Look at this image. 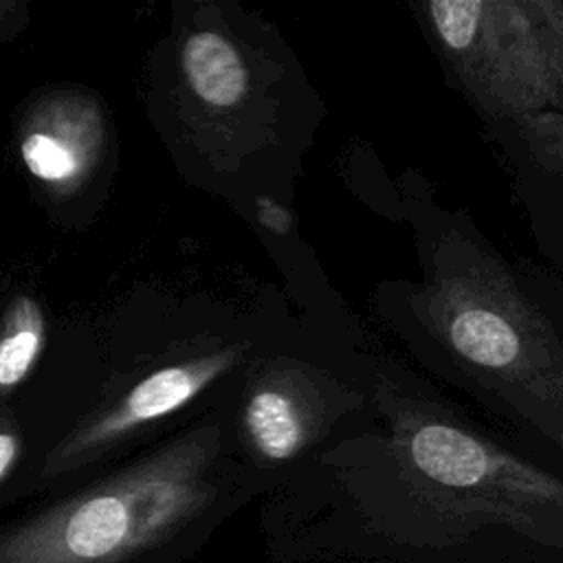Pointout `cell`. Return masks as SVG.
<instances>
[{
	"instance_id": "6",
	"label": "cell",
	"mask_w": 563,
	"mask_h": 563,
	"mask_svg": "<svg viewBox=\"0 0 563 563\" xmlns=\"http://www.w3.org/2000/svg\"><path fill=\"white\" fill-rule=\"evenodd\" d=\"M15 141L22 165L48 194H73L101 161L103 110L77 88L42 90L22 110Z\"/></svg>"
},
{
	"instance_id": "8",
	"label": "cell",
	"mask_w": 563,
	"mask_h": 563,
	"mask_svg": "<svg viewBox=\"0 0 563 563\" xmlns=\"http://www.w3.org/2000/svg\"><path fill=\"white\" fill-rule=\"evenodd\" d=\"M180 66L198 103L216 110H231L244 103L249 68L227 35L213 29L194 31L183 44Z\"/></svg>"
},
{
	"instance_id": "4",
	"label": "cell",
	"mask_w": 563,
	"mask_h": 563,
	"mask_svg": "<svg viewBox=\"0 0 563 563\" xmlns=\"http://www.w3.org/2000/svg\"><path fill=\"white\" fill-rule=\"evenodd\" d=\"M548 4L438 0L427 4L429 24L462 81L497 114L559 103L561 29Z\"/></svg>"
},
{
	"instance_id": "7",
	"label": "cell",
	"mask_w": 563,
	"mask_h": 563,
	"mask_svg": "<svg viewBox=\"0 0 563 563\" xmlns=\"http://www.w3.org/2000/svg\"><path fill=\"white\" fill-rule=\"evenodd\" d=\"M323 413L319 385L303 369L262 367L244 389L240 435L260 462L286 464L314 442Z\"/></svg>"
},
{
	"instance_id": "9",
	"label": "cell",
	"mask_w": 563,
	"mask_h": 563,
	"mask_svg": "<svg viewBox=\"0 0 563 563\" xmlns=\"http://www.w3.org/2000/svg\"><path fill=\"white\" fill-rule=\"evenodd\" d=\"M46 345V317L26 292L11 297L0 317V396L11 394L37 365Z\"/></svg>"
},
{
	"instance_id": "2",
	"label": "cell",
	"mask_w": 563,
	"mask_h": 563,
	"mask_svg": "<svg viewBox=\"0 0 563 563\" xmlns=\"http://www.w3.org/2000/svg\"><path fill=\"white\" fill-rule=\"evenodd\" d=\"M416 299L424 330L457 369L499 389L521 413L530 409L543 431L548 413L559 422V336L493 257L460 240L442 244L431 282Z\"/></svg>"
},
{
	"instance_id": "3",
	"label": "cell",
	"mask_w": 563,
	"mask_h": 563,
	"mask_svg": "<svg viewBox=\"0 0 563 563\" xmlns=\"http://www.w3.org/2000/svg\"><path fill=\"white\" fill-rule=\"evenodd\" d=\"M378 409L389 422L387 453L400 477L438 512L534 534L563 508L554 475L444 416L438 405L383 383Z\"/></svg>"
},
{
	"instance_id": "1",
	"label": "cell",
	"mask_w": 563,
	"mask_h": 563,
	"mask_svg": "<svg viewBox=\"0 0 563 563\" xmlns=\"http://www.w3.org/2000/svg\"><path fill=\"white\" fill-rule=\"evenodd\" d=\"M222 424L207 420L0 539V563H128L158 550L220 497Z\"/></svg>"
},
{
	"instance_id": "5",
	"label": "cell",
	"mask_w": 563,
	"mask_h": 563,
	"mask_svg": "<svg viewBox=\"0 0 563 563\" xmlns=\"http://www.w3.org/2000/svg\"><path fill=\"white\" fill-rule=\"evenodd\" d=\"M244 356V345H229L196 358L154 369L134 383L110 407L77 424L46 455L44 473L64 475L81 468L141 431L143 427L183 409Z\"/></svg>"
},
{
	"instance_id": "12",
	"label": "cell",
	"mask_w": 563,
	"mask_h": 563,
	"mask_svg": "<svg viewBox=\"0 0 563 563\" xmlns=\"http://www.w3.org/2000/svg\"><path fill=\"white\" fill-rule=\"evenodd\" d=\"M29 24V9L18 0H0V42L13 40Z\"/></svg>"
},
{
	"instance_id": "10",
	"label": "cell",
	"mask_w": 563,
	"mask_h": 563,
	"mask_svg": "<svg viewBox=\"0 0 563 563\" xmlns=\"http://www.w3.org/2000/svg\"><path fill=\"white\" fill-rule=\"evenodd\" d=\"M22 451V438L9 411L0 413V482L11 473Z\"/></svg>"
},
{
	"instance_id": "11",
	"label": "cell",
	"mask_w": 563,
	"mask_h": 563,
	"mask_svg": "<svg viewBox=\"0 0 563 563\" xmlns=\"http://www.w3.org/2000/svg\"><path fill=\"white\" fill-rule=\"evenodd\" d=\"M255 216H257V222L273 235H288L292 231L290 211L266 196H260L255 200Z\"/></svg>"
}]
</instances>
